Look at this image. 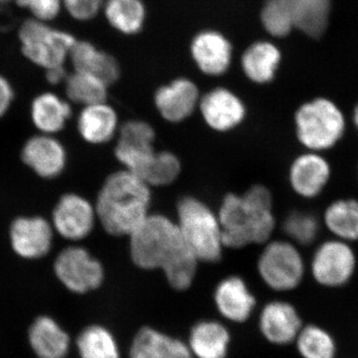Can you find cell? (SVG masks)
Wrapping results in <instances>:
<instances>
[{"mask_svg": "<svg viewBox=\"0 0 358 358\" xmlns=\"http://www.w3.org/2000/svg\"><path fill=\"white\" fill-rule=\"evenodd\" d=\"M296 136L312 152L331 148L345 134V119L336 103L320 98L303 103L294 115Z\"/></svg>", "mask_w": 358, "mask_h": 358, "instance_id": "5b68a950", "label": "cell"}, {"mask_svg": "<svg viewBox=\"0 0 358 358\" xmlns=\"http://www.w3.org/2000/svg\"><path fill=\"white\" fill-rule=\"evenodd\" d=\"M71 112L69 103L49 92L37 96L31 105L33 124L45 134H54L64 129Z\"/></svg>", "mask_w": 358, "mask_h": 358, "instance_id": "cb8c5ba5", "label": "cell"}, {"mask_svg": "<svg viewBox=\"0 0 358 358\" xmlns=\"http://www.w3.org/2000/svg\"><path fill=\"white\" fill-rule=\"evenodd\" d=\"M178 229L199 262L216 263L222 257V231L218 215L201 200L185 196L179 200Z\"/></svg>", "mask_w": 358, "mask_h": 358, "instance_id": "277c9868", "label": "cell"}, {"mask_svg": "<svg viewBox=\"0 0 358 358\" xmlns=\"http://www.w3.org/2000/svg\"><path fill=\"white\" fill-rule=\"evenodd\" d=\"M29 339L33 350L40 358H63L69 350V336L50 317L35 320Z\"/></svg>", "mask_w": 358, "mask_h": 358, "instance_id": "d4e9b609", "label": "cell"}, {"mask_svg": "<svg viewBox=\"0 0 358 358\" xmlns=\"http://www.w3.org/2000/svg\"><path fill=\"white\" fill-rule=\"evenodd\" d=\"M96 220L95 207L89 200L75 193L61 197L52 214L54 229L72 241L88 237Z\"/></svg>", "mask_w": 358, "mask_h": 358, "instance_id": "8fae6325", "label": "cell"}, {"mask_svg": "<svg viewBox=\"0 0 358 358\" xmlns=\"http://www.w3.org/2000/svg\"><path fill=\"white\" fill-rule=\"evenodd\" d=\"M67 71H66L64 66L60 67L51 68V69L46 70V80L51 85H58L66 81L67 79Z\"/></svg>", "mask_w": 358, "mask_h": 358, "instance_id": "ab89813d", "label": "cell"}, {"mask_svg": "<svg viewBox=\"0 0 358 358\" xmlns=\"http://www.w3.org/2000/svg\"><path fill=\"white\" fill-rule=\"evenodd\" d=\"M324 218L327 227L338 239L345 242L358 240L357 200H336L327 207Z\"/></svg>", "mask_w": 358, "mask_h": 358, "instance_id": "83f0119b", "label": "cell"}, {"mask_svg": "<svg viewBox=\"0 0 358 358\" xmlns=\"http://www.w3.org/2000/svg\"><path fill=\"white\" fill-rule=\"evenodd\" d=\"M199 109L207 126L220 133L237 128L246 117L243 101L225 87H217L202 95Z\"/></svg>", "mask_w": 358, "mask_h": 358, "instance_id": "4fadbf2b", "label": "cell"}, {"mask_svg": "<svg viewBox=\"0 0 358 358\" xmlns=\"http://www.w3.org/2000/svg\"><path fill=\"white\" fill-rule=\"evenodd\" d=\"M280 49L270 41H256L249 45L241 57V68L250 81L258 85L271 83L281 63Z\"/></svg>", "mask_w": 358, "mask_h": 358, "instance_id": "7402d4cb", "label": "cell"}, {"mask_svg": "<svg viewBox=\"0 0 358 358\" xmlns=\"http://www.w3.org/2000/svg\"><path fill=\"white\" fill-rule=\"evenodd\" d=\"M353 121H355V126L358 129V105L355 110V114H353Z\"/></svg>", "mask_w": 358, "mask_h": 358, "instance_id": "60d3db41", "label": "cell"}, {"mask_svg": "<svg viewBox=\"0 0 358 358\" xmlns=\"http://www.w3.org/2000/svg\"><path fill=\"white\" fill-rule=\"evenodd\" d=\"M103 10L109 24L128 36L140 33L147 20L143 0H105Z\"/></svg>", "mask_w": 358, "mask_h": 358, "instance_id": "484cf974", "label": "cell"}, {"mask_svg": "<svg viewBox=\"0 0 358 358\" xmlns=\"http://www.w3.org/2000/svg\"><path fill=\"white\" fill-rule=\"evenodd\" d=\"M131 171H117L106 179L96 199V219L112 236H129L150 215L152 192Z\"/></svg>", "mask_w": 358, "mask_h": 358, "instance_id": "3957f363", "label": "cell"}, {"mask_svg": "<svg viewBox=\"0 0 358 358\" xmlns=\"http://www.w3.org/2000/svg\"><path fill=\"white\" fill-rule=\"evenodd\" d=\"M105 0H62L71 17L79 21L95 18L102 10Z\"/></svg>", "mask_w": 358, "mask_h": 358, "instance_id": "8d00e7d4", "label": "cell"}, {"mask_svg": "<svg viewBox=\"0 0 358 358\" xmlns=\"http://www.w3.org/2000/svg\"><path fill=\"white\" fill-rule=\"evenodd\" d=\"M9 238L13 251L21 258L39 259L51 250L53 227L39 216L20 217L11 224Z\"/></svg>", "mask_w": 358, "mask_h": 358, "instance_id": "9a60e30c", "label": "cell"}, {"mask_svg": "<svg viewBox=\"0 0 358 358\" xmlns=\"http://www.w3.org/2000/svg\"><path fill=\"white\" fill-rule=\"evenodd\" d=\"M190 54L193 62L204 75L222 76L232 65L233 45L223 33L205 29L193 37Z\"/></svg>", "mask_w": 358, "mask_h": 358, "instance_id": "7c38bea8", "label": "cell"}, {"mask_svg": "<svg viewBox=\"0 0 358 358\" xmlns=\"http://www.w3.org/2000/svg\"><path fill=\"white\" fill-rule=\"evenodd\" d=\"M355 265V252L348 242L331 240L315 250L312 261L313 275L322 286H343L352 277Z\"/></svg>", "mask_w": 358, "mask_h": 358, "instance_id": "9c48e42d", "label": "cell"}, {"mask_svg": "<svg viewBox=\"0 0 358 358\" xmlns=\"http://www.w3.org/2000/svg\"><path fill=\"white\" fill-rule=\"evenodd\" d=\"M22 8L27 9L34 16V20H53L60 13L62 0H15Z\"/></svg>", "mask_w": 358, "mask_h": 358, "instance_id": "d590c367", "label": "cell"}, {"mask_svg": "<svg viewBox=\"0 0 358 358\" xmlns=\"http://www.w3.org/2000/svg\"><path fill=\"white\" fill-rule=\"evenodd\" d=\"M282 228L289 238L300 245L313 243L319 234L317 218L306 212L294 211L289 213L285 219Z\"/></svg>", "mask_w": 358, "mask_h": 358, "instance_id": "e575fe53", "label": "cell"}, {"mask_svg": "<svg viewBox=\"0 0 358 358\" xmlns=\"http://www.w3.org/2000/svg\"><path fill=\"white\" fill-rule=\"evenodd\" d=\"M261 333L270 343L288 345L296 338L301 329V320L296 308L286 301H271L260 315Z\"/></svg>", "mask_w": 358, "mask_h": 358, "instance_id": "ac0fdd59", "label": "cell"}, {"mask_svg": "<svg viewBox=\"0 0 358 358\" xmlns=\"http://www.w3.org/2000/svg\"><path fill=\"white\" fill-rule=\"evenodd\" d=\"M65 83L66 94L73 103L86 107L107 100L109 86L87 73L75 71L67 77Z\"/></svg>", "mask_w": 358, "mask_h": 358, "instance_id": "f1b7e54d", "label": "cell"}, {"mask_svg": "<svg viewBox=\"0 0 358 358\" xmlns=\"http://www.w3.org/2000/svg\"><path fill=\"white\" fill-rule=\"evenodd\" d=\"M200 98L197 85L192 79L180 77L157 90L155 105L166 121L178 124L185 121L195 112Z\"/></svg>", "mask_w": 358, "mask_h": 358, "instance_id": "5bb4252c", "label": "cell"}, {"mask_svg": "<svg viewBox=\"0 0 358 358\" xmlns=\"http://www.w3.org/2000/svg\"><path fill=\"white\" fill-rule=\"evenodd\" d=\"M18 36L23 55L45 70L64 66L77 42L71 33L37 20H26L21 25Z\"/></svg>", "mask_w": 358, "mask_h": 358, "instance_id": "8992f818", "label": "cell"}, {"mask_svg": "<svg viewBox=\"0 0 358 358\" xmlns=\"http://www.w3.org/2000/svg\"><path fill=\"white\" fill-rule=\"evenodd\" d=\"M331 178V166L317 152L296 157L289 169V183L294 192L305 199L317 196Z\"/></svg>", "mask_w": 358, "mask_h": 358, "instance_id": "e0dca14e", "label": "cell"}, {"mask_svg": "<svg viewBox=\"0 0 358 358\" xmlns=\"http://www.w3.org/2000/svg\"><path fill=\"white\" fill-rule=\"evenodd\" d=\"M258 272L268 288L291 291L301 284L305 263L300 251L291 242H267L259 257Z\"/></svg>", "mask_w": 358, "mask_h": 358, "instance_id": "52a82bcc", "label": "cell"}, {"mask_svg": "<svg viewBox=\"0 0 358 358\" xmlns=\"http://www.w3.org/2000/svg\"><path fill=\"white\" fill-rule=\"evenodd\" d=\"M180 171V162L176 155L157 152L138 178L148 186H166L176 181Z\"/></svg>", "mask_w": 358, "mask_h": 358, "instance_id": "d6a6232c", "label": "cell"}, {"mask_svg": "<svg viewBox=\"0 0 358 358\" xmlns=\"http://www.w3.org/2000/svg\"><path fill=\"white\" fill-rule=\"evenodd\" d=\"M294 0H266L261 9L264 29L275 38L286 37L294 29Z\"/></svg>", "mask_w": 358, "mask_h": 358, "instance_id": "4dcf8cb0", "label": "cell"}, {"mask_svg": "<svg viewBox=\"0 0 358 358\" xmlns=\"http://www.w3.org/2000/svg\"><path fill=\"white\" fill-rule=\"evenodd\" d=\"M119 138L115 148L117 159L124 169L140 176L155 152V129L143 121L124 122L119 129Z\"/></svg>", "mask_w": 358, "mask_h": 358, "instance_id": "30bf717a", "label": "cell"}, {"mask_svg": "<svg viewBox=\"0 0 358 358\" xmlns=\"http://www.w3.org/2000/svg\"><path fill=\"white\" fill-rule=\"evenodd\" d=\"M296 341L303 358H334L336 355L333 338L319 327H301Z\"/></svg>", "mask_w": 358, "mask_h": 358, "instance_id": "836d02e7", "label": "cell"}, {"mask_svg": "<svg viewBox=\"0 0 358 358\" xmlns=\"http://www.w3.org/2000/svg\"><path fill=\"white\" fill-rule=\"evenodd\" d=\"M173 338L152 327H143L134 336L131 358H167L173 346Z\"/></svg>", "mask_w": 358, "mask_h": 358, "instance_id": "1f68e13d", "label": "cell"}, {"mask_svg": "<svg viewBox=\"0 0 358 358\" xmlns=\"http://www.w3.org/2000/svg\"><path fill=\"white\" fill-rule=\"evenodd\" d=\"M129 237V253L136 267L159 268L178 291L192 286L199 261L185 243L176 222L162 214H150Z\"/></svg>", "mask_w": 358, "mask_h": 358, "instance_id": "6da1fadb", "label": "cell"}, {"mask_svg": "<svg viewBox=\"0 0 358 358\" xmlns=\"http://www.w3.org/2000/svg\"><path fill=\"white\" fill-rule=\"evenodd\" d=\"M119 129L117 112L106 102L86 106L78 117V131L92 145L108 143Z\"/></svg>", "mask_w": 358, "mask_h": 358, "instance_id": "44dd1931", "label": "cell"}, {"mask_svg": "<svg viewBox=\"0 0 358 358\" xmlns=\"http://www.w3.org/2000/svg\"><path fill=\"white\" fill-rule=\"evenodd\" d=\"M23 162L43 178H54L64 171L67 154L62 143L51 134H39L26 141L21 152Z\"/></svg>", "mask_w": 358, "mask_h": 358, "instance_id": "2e32d148", "label": "cell"}, {"mask_svg": "<svg viewBox=\"0 0 358 358\" xmlns=\"http://www.w3.org/2000/svg\"><path fill=\"white\" fill-rule=\"evenodd\" d=\"M331 13V0H294V28L312 38L326 32Z\"/></svg>", "mask_w": 358, "mask_h": 358, "instance_id": "4316f807", "label": "cell"}, {"mask_svg": "<svg viewBox=\"0 0 358 358\" xmlns=\"http://www.w3.org/2000/svg\"><path fill=\"white\" fill-rule=\"evenodd\" d=\"M217 215L227 248L266 244L275 227L272 195L263 185H253L242 195H226Z\"/></svg>", "mask_w": 358, "mask_h": 358, "instance_id": "7a4b0ae2", "label": "cell"}, {"mask_svg": "<svg viewBox=\"0 0 358 358\" xmlns=\"http://www.w3.org/2000/svg\"><path fill=\"white\" fill-rule=\"evenodd\" d=\"M54 270L61 282L71 292L84 294L102 285L105 272L100 261L79 246L68 247L59 254Z\"/></svg>", "mask_w": 358, "mask_h": 358, "instance_id": "ba28073f", "label": "cell"}, {"mask_svg": "<svg viewBox=\"0 0 358 358\" xmlns=\"http://www.w3.org/2000/svg\"><path fill=\"white\" fill-rule=\"evenodd\" d=\"M167 358H195L189 346L179 339L174 338L171 353Z\"/></svg>", "mask_w": 358, "mask_h": 358, "instance_id": "f35d334b", "label": "cell"}, {"mask_svg": "<svg viewBox=\"0 0 358 358\" xmlns=\"http://www.w3.org/2000/svg\"><path fill=\"white\" fill-rule=\"evenodd\" d=\"M229 343V331L223 324L203 320L192 327L188 346L195 358H225Z\"/></svg>", "mask_w": 358, "mask_h": 358, "instance_id": "603a6c76", "label": "cell"}, {"mask_svg": "<svg viewBox=\"0 0 358 358\" xmlns=\"http://www.w3.org/2000/svg\"><path fill=\"white\" fill-rule=\"evenodd\" d=\"M82 358H121L119 346L112 334L105 327H87L77 339Z\"/></svg>", "mask_w": 358, "mask_h": 358, "instance_id": "f546056e", "label": "cell"}, {"mask_svg": "<svg viewBox=\"0 0 358 358\" xmlns=\"http://www.w3.org/2000/svg\"><path fill=\"white\" fill-rule=\"evenodd\" d=\"M8 0H0V4L4 3V2H7Z\"/></svg>", "mask_w": 358, "mask_h": 358, "instance_id": "b9f144b4", "label": "cell"}, {"mask_svg": "<svg viewBox=\"0 0 358 358\" xmlns=\"http://www.w3.org/2000/svg\"><path fill=\"white\" fill-rule=\"evenodd\" d=\"M14 98L13 86L0 75V117H3L10 107Z\"/></svg>", "mask_w": 358, "mask_h": 358, "instance_id": "74e56055", "label": "cell"}, {"mask_svg": "<svg viewBox=\"0 0 358 358\" xmlns=\"http://www.w3.org/2000/svg\"><path fill=\"white\" fill-rule=\"evenodd\" d=\"M69 58L78 72L87 73L110 86L121 76V67L114 56L96 48L89 41H77Z\"/></svg>", "mask_w": 358, "mask_h": 358, "instance_id": "ffe728a7", "label": "cell"}, {"mask_svg": "<svg viewBox=\"0 0 358 358\" xmlns=\"http://www.w3.org/2000/svg\"><path fill=\"white\" fill-rule=\"evenodd\" d=\"M216 308L225 319L243 322L249 319L256 300L242 278L231 275L219 282L214 294Z\"/></svg>", "mask_w": 358, "mask_h": 358, "instance_id": "d6986e66", "label": "cell"}]
</instances>
